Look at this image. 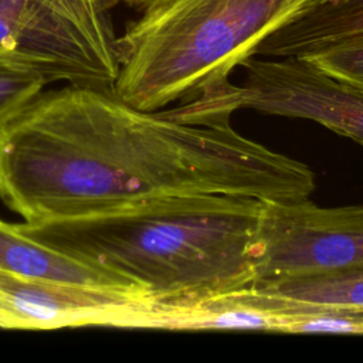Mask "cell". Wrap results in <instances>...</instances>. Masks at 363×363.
I'll return each mask as SVG.
<instances>
[{
    "label": "cell",
    "instance_id": "3",
    "mask_svg": "<svg viewBox=\"0 0 363 363\" xmlns=\"http://www.w3.org/2000/svg\"><path fill=\"white\" fill-rule=\"evenodd\" d=\"M315 0H150L118 37L113 91L142 111L228 81L275 30Z\"/></svg>",
    "mask_w": 363,
    "mask_h": 363
},
{
    "label": "cell",
    "instance_id": "9",
    "mask_svg": "<svg viewBox=\"0 0 363 363\" xmlns=\"http://www.w3.org/2000/svg\"><path fill=\"white\" fill-rule=\"evenodd\" d=\"M0 272L136 292L119 277L65 254L0 220ZM145 295V294H143Z\"/></svg>",
    "mask_w": 363,
    "mask_h": 363
},
{
    "label": "cell",
    "instance_id": "6",
    "mask_svg": "<svg viewBox=\"0 0 363 363\" xmlns=\"http://www.w3.org/2000/svg\"><path fill=\"white\" fill-rule=\"evenodd\" d=\"M255 284L363 267V204L264 203L252 242Z\"/></svg>",
    "mask_w": 363,
    "mask_h": 363
},
{
    "label": "cell",
    "instance_id": "13",
    "mask_svg": "<svg viewBox=\"0 0 363 363\" xmlns=\"http://www.w3.org/2000/svg\"><path fill=\"white\" fill-rule=\"evenodd\" d=\"M121 1H125V3H128V4H132V6H138V7H143L145 4H147L150 0H109V6L111 7H113V6H116L118 3H121Z\"/></svg>",
    "mask_w": 363,
    "mask_h": 363
},
{
    "label": "cell",
    "instance_id": "1",
    "mask_svg": "<svg viewBox=\"0 0 363 363\" xmlns=\"http://www.w3.org/2000/svg\"><path fill=\"white\" fill-rule=\"evenodd\" d=\"M315 187L309 166L240 135L230 119L142 111L113 88L68 84L0 126V199L26 224L197 194L299 203Z\"/></svg>",
    "mask_w": 363,
    "mask_h": 363
},
{
    "label": "cell",
    "instance_id": "4",
    "mask_svg": "<svg viewBox=\"0 0 363 363\" xmlns=\"http://www.w3.org/2000/svg\"><path fill=\"white\" fill-rule=\"evenodd\" d=\"M98 0H0V64L45 84L113 88L118 37Z\"/></svg>",
    "mask_w": 363,
    "mask_h": 363
},
{
    "label": "cell",
    "instance_id": "7",
    "mask_svg": "<svg viewBox=\"0 0 363 363\" xmlns=\"http://www.w3.org/2000/svg\"><path fill=\"white\" fill-rule=\"evenodd\" d=\"M167 302L143 294L0 272V328L164 330Z\"/></svg>",
    "mask_w": 363,
    "mask_h": 363
},
{
    "label": "cell",
    "instance_id": "14",
    "mask_svg": "<svg viewBox=\"0 0 363 363\" xmlns=\"http://www.w3.org/2000/svg\"><path fill=\"white\" fill-rule=\"evenodd\" d=\"M99 1V4L105 9V10H109L111 9V6H109V0H98Z\"/></svg>",
    "mask_w": 363,
    "mask_h": 363
},
{
    "label": "cell",
    "instance_id": "8",
    "mask_svg": "<svg viewBox=\"0 0 363 363\" xmlns=\"http://www.w3.org/2000/svg\"><path fill=\"white\" fill-rule=\"evenodd\" d=\"M363 37V0H315L269 34L257 57H305L332 44Z\"/></svg>",
    "mask_w": 363,
    "mask_h": 363
},
{
    "label": "cell",
    "instance_id": "2",
    "mask_svg": "<svg viewBox=\"0 0 363 363\" xmlns=\"http://www.w3.org/2000/svg\"><path fill=\"white\" fill-rule=\"evenodd\" d=\"M261 201L197 194L20 228L155 298H203L255 284Z\"/></svg>",
    "mask_w": 363,
    "mask_h": 363
},
{
    "label": "cell",
    "instance_id": "5",
    "mask_svg": "<svg viewBox=\"0 0 363 363\" xmlns=\"http://www.w3.org/2000/svg\"><path fill=\"white\" fill-rule=\"evenodd\" d=\"M242 85L228 81L203 91L186 105L197 119L231 118L238 109L316 122L363 146V91L340 82L299 57L241 62Z\"/></svg>",
    "mask_w": 363,
    "mask_h": 363
},
{
    "label": "cell",
    "instance_id": "10",
    "mask_svg": "<svg viewBox=\"0 0 363 363\" xmlns=\"http://www.w3.org/2000/svg\"><path fill=\"white\" fill-rule=\"evenodd\" d=\"M252 286L274 298L325 306L363 309V267L294 275L257 282Z\"/></svg>",
    "mask_w": 363,
    "mask_h": 363
},
{
    "label": "cell",
    "instance_id": "12",
    "mask_svg": "<svg viewBox=\"0 0 363 363\" xmlns=\"http://www.w3.org/2000/svg\"><path fill=\"white\" fill-rule=\"evenodd\" d=\"M44 85L45 81L34 72L0 64V126L34 101Z\"/></svg>",
    "mask_w": 363,
    "mask_h": 363
},
{
    "label": "cell",
    "instance_id": "11",
    "mask_svg": "<svg viewBox=\"0 0 363 363\" xmlns=\"http://www.w3.org/2000/svg\"><path fill=\"white\" fill-rule=\"evenodd\" d=\"M299 58L329 77L363 91V37L340 41Z\"/></svg>",
    "mask_w": 363,
    "mask_h": 363
}]
</instances>
